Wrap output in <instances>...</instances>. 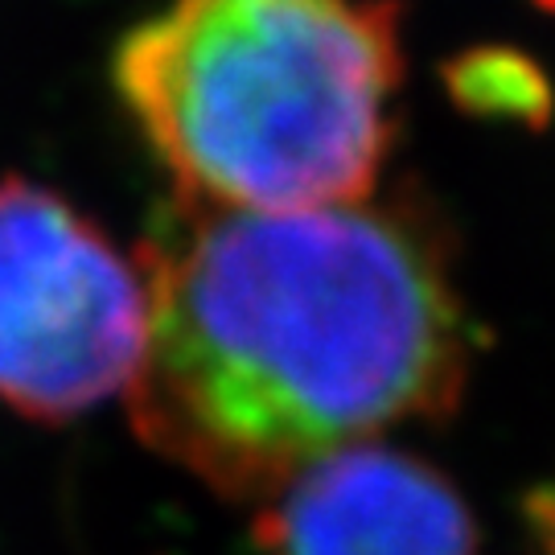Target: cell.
Here are the masks:
<instances>
[{"mask_svg":"<svg viewBox=\"0 0 555 555\" xmlns=\"http://www.w3.org/2000/svg\"><path fill=\"white\" fill-rule=\"evenodd\" d=\"M137 437L219 498L263 506L321 456L456 412L474 330L416 202L288 215L181 202L140 247Z\"/></svg>","mask_w":555,"mask_h":555,"instance_id":"cell-1","label":"cell"},{"mask_svg":"<svg viewBox=\"0 0 555 555\" xmlns=\"http://www.w3.org/2000/svg\"><path fill=\"white\" fill-rule=\"evenodd\" d=\"M137 132L202 210L288 215L375 194L396 140L391 0H169L112 54Z\"/></svg>","mask_w":555,"mask_h":555,"instance_id":"cell-2","label":"cell"},{"mask_svg":"<svg viewBox=\"0 0 555 555\" xmlns=\"http://www.w3.org/2000/svg\"><path fill=\"white\" fill-rule=\"evenodd\" d=\"M149 341L144 272L75 202L0 181V403L62 424L128 391Z\"/></svg>","mask_w":555,"mask_h":555,"instance_id":"cell-3","label":"cell"},{"mask_svg":"<svg viewBox=\"0 0 555 555\" xmlns=\"http://www.w3.org/2000/svg\"><path fill=\"white\" fill-rule=\"evenodd\" d=\"M263 555H477V527L449 477L399 449L321 456L256 522Z\"/></svg>","mask_w":555,"mask_h":555,"instance_id":"cell-4","label":"cell"},{"mask_svg":"<svg viewBox=\"0 0 555 555\" xmlns=\"http://www.w3.org/2000/svg\"><path fill=\"white\" fill-rule=\"evenodd\" d=\"M444 91L456 112L490 124L547 128L555 116V91L543 66L511 46H477L444 62Z\"/></svg>","mask_w":555,"mask_h":555,"instance_id":"cell-5","label":"cell"},{"mask_svg":"<svg viewBox=\"0 0 555 555\" xmlns=\"http://www.w3.org/2000/svg\"><path fill=\"white\" fill-rule=\"evenodd\" d=\"M531 522H535V535L543 543V552L555 555V486L552 490H539L531 498Z\"/></svg>","mask_w":555,"mask_h":555,"instance_id":"cell-6","label":"cell"},{"mask_svg":"<svg viewBox=\"0 0 555 555\" xmlns=\"http://www.w3.org/2000/svg\"><path fill=\"white\" fill-rule=\"evenodd\" d=\"M543 4H547V9H555V0H543Z\"/></svg>","mask_w":555,"mask_h":555,"instance_id":"cell-7","label":"cell"}]
</instances>
